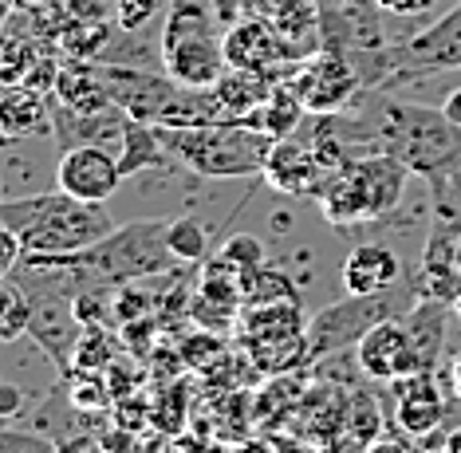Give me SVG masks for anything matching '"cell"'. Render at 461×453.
Masks as SVG:
<instances>
[{
	"label": "cell",
	"mask_w": 461,
	"mask_h": 453,
	"mask_svg": "<svg viewBox=\"0 0 461 453\" xmlns=\"http://www.w3.org/2000/svg\"><path fill=\"white\" fill-rule=\"evenodd\" d=\"M40 56H44V48H40V40L32 36V32L0 28V87L24 83Z\"/></svg>",
	"instance_id": "obj_23"
},
{
	"label": "cell",
	"mask_w": 461,
	"mask_h": 453,
	"mask_svg": "<svg viewBox=\"0 0 461 453\" xmlns=\"http://www.w3.org/2000/svg\"><path fill=\"white\" fill-rule=\"evenodd\" d=\"M272 28H276V36L288 44V51H292V40L316 36V8H312V0H276Z\"/></svg>",
	"instance_id": "obj_27"
},
{
	"label": "cell",
	"mask_w": 461,
	"mask_h": 453,
	"mask_svg": "<svg viewBox=\"0 0 461 453\" xmlns=\"http://www.w3.org/2000/svg\"><path fill=\"white\" fill-rule=\"evenodd\" d=\"M402 280V260L386 245H359L343 257L339 284L348 296H375V292H391Z\"/></svg>",
	"instance_id": "obj_16"
},
{
	"label": "cell",
	"mask_w": 461,
	"mask_h": 453,
	"mask_svg": "<svg viewBox=\"0 0 461 453\" xmlns=\"http://www.w3.org/2000/svg\"><path fill=\"white\" fill-rule=\"evenodd\" d=\"M240 343L257 371L292 375L308 363V315L300 304H253L240 315Z\"/></svg>",
	"instance_id": "obj_6"
},
{
	"label": "cell",
	"mask_w": 461,
	"mask_h": 453,
	"mask_svg": "<svg viewBox=\"0 0 461 453\" xmlns=\"http://www.w3.org/2000/svg\"><path fill=\"white\" fill-rule=\"evenodd\" d=\"M398 308L394 288L391 292H375V296H348L343 304L316 312L308 320V359L320 363L328 355H343V347L359 343L375 323L391 320Z\"/></svg>",
	"instance_id": "obj_7"
},
{
	"label": "cell",
	"mask_w": 461,
	"mask_h": 453,
	"mask_svg": "<svg viewBox=\"0 0 461 453\" xmlns=\"http://www.w3.org/2000/svg\"><path fill=\"white\" fill-rule=\"evenodd\" d=\"M51 134V99L44 91L13 83L0 87V139L20 142V139H44Z\"/></svg>",
	"instance_id": "obj_17"
},
{
	"label": "cell",
	"mask_w": 461,
	"mask_h": 453,
	"mask_svg": "<svg viewBox=\"0 0 461 453\" xmlns=\"http://www.w3.org/2000/svg\"><path fill=\"white\" fill-rule=\"evenodd\" d=\"M371 134L383 154H394L418 177L434 182V194L461 182V131L442 114V107H418L402 99L375 103Z\"/></svg>",
	"instance_id": "obj_2"
},
{
	"label": "cell",
	"mask_w": 461,
	"mask_h": 453,
	"mask_svg": "<svg viewBox=\"0 0 461 453\" xmlns=\"http://www.w3.org/2000/svg\"><path fill=\"white\" fill-rule=\"evenodd\" d=\"M303 114H308V107H303V99L292 91V83L285 79V83H276V87L268 91V99L260 103L257 111L245 114V122L276 142V139H292V134L300 131Z\"/></svg>",
	"instance_id": "obj_20"
},
{
	"label": "cell",
	"mask_w": 461,
	"mask_h": 453,
	"mask_svg": "<svg viewBox=\"0 0 461 453\" xmlns=\"http://www.w3.org/2000/svg\"><path fill=\"white\" fill-rule=\"evenodd\" d=\"M166 245H170V252L182 260V265H197V260L209 257V233H205L202 221L190 217V213L166 221Z\"/></svg>",
	"instance_id": "obj_26"
},
{
	"label": "cell",
	"mask_w": 461,
	"mask_h": 453,
	"mask_svg": "<svg viewBox=\"0 0 461 453\" xmlns=\"http://www.w3.org/2000/svg\"><path fill=\"white\" fill-rule=\"evenodd\" d=\"M20 414H28V398L20 386L0 383V422H16Z\"/></svg>",
	"instance_id": "obj_34"
},
{
	"label": "cell",
	"mask_w": 461,
	"mask_h": 453,
	"mask_svg": "<svg viewBox=\"0 0 461 453\" xmlns=\"http://www.w3.org/2000/svg\"><path fill=\"white\" fill-rule=\"evenodd\" d=\"M355 170L363 177V189H366V202H371V217L379 221L386 217L391 209H398V202L406 197V182H411V170L398 162L394 154H366V158H355Z\"/></svg>",
	"instance_id": "obj_19"
},
{
	"label": "cell",
	"mask_w": 461,
	"mask_h": 453,
	"mask_svg": "<svg viewBox=\"0 0 461 453\" xmlns=\"http://www.w3.org/2000/svg\"><path fill=\"white\" fill-rule=\"evenodd\" d=\"M394 391V422L402 434H411L414 441L434 438L446 422V403L438 394V378L434 371H418L406 378L386 383Z\"/></svg>",
	"instance_id": "obj_14"
},
{
	"label": "cell",
	"mask_w": 461,
	"mask_h": 453,
	"mask_svg": "<svg viewBox=\"0 0 461 453\" xmlns=\"http://www.w3.org/2000/svg\"><path fill=\"white\" fill-rule=\"evenodd\" d=\"M48 0H8V8L13 13H36V8H44Z\"/></svg>",
	"instance_id": "obj_38"
},
{
	"label": "cell",
	"mask_w": 461,
	"mask_h": 453,
	"mask_svg": "<svg viewBox=\"0 0 461 453\" xmlns=\"http://www.w3.org/2000/svg\"><path fill=\"white\" fill-rule=\"evenodd\" d=\"M253 304H300V292L288 272L260 265L245 276V308H253Z\"/></svg>",
	"instance_id": "obj_24"
},
{
	"label": "cell",
	"mask_w": 461,
	"mask_h": 453,
	"mask_svg": "<svg viewBox=\"0 0 461 453\" xmlns=\"http://www.w3.org/2000/svg\"><path fill=\"white\" fill-rule=\"evenodd\" d=\"M446 189H454V194L461 197V182H457V186H446ZM438 194H442V189H438Z\"/></svg>",
	"instance_id": "obj_41"
},
{
	"label": "cell",
	"mask_w": 461,
	"mask_h": 453,
	"mask_svg": "<svg viewBox=\"0 0 461 453\" xmlns=\"http://www.w3.org/2000/svg\"><path fill=\"white\" fill-rule=\"evenodd\" d=\"M162 146L174 162L197 177H260L272 150L268 134L245 119H217L202 126H158Z\"/></svg>",
	"instance_id": "obj_4"
},
{
	"label": "cell",
	"mask_w": 461,
	"mask_h": 453,
	"mask_svg": "<svg viewBox=\"0 0 461 453\" xmlns=\"http://www.w3.org/2000/svg\"><path fill=\"white\" fill-rule=\"evenodd\" d=\"M0 225L20 237L24 257H71V252L91 249L95 240L119 229L107 205L79 202L64 189L5 197L0 202Z\"/></svg>",
	"instance_id": "obj_3"
},
{
	"label": "cell",
	"mask_w": 461,
	"mask_h": 453,
	"mask_svg": "<svg viewBox=\"0 0 461 453\" xmlns=\"http://www.w3.org/2000/svg\"><path fill=\"white\" fill-rule=\"evenodd\" d=\"M28 272L64 276V296L87 288H127L134 280H154L162 272L177 268L182 260L166 245V221H134L119 225L114 233L95 240L91 249L71 257H20Z\"/></svg>",
	"instance_id": "obj_1"
},
{
	"label": "cell",
	"mask_w": 461,
	"mask_h": 453,
	"mask_svg": "<svg viewBox=\"0 0 461 453\" xmlns=\"http://www.w3.org/2000/svg\"><path fill=\"white\" fill-rule=\"evenodd\" d=\"M20 257H24V249H20V237L13 233V229L0 225V280H5L8 272L20 265Z\"/></svg>",
	"instance_id": "obj_35"
},
{
	"label": "cell",
	"mask_w": 461,
	"mask_h": 453,
	"mask_svg": "<svg viewBox=\"0 0 461 453\" xmlns=\"http://www.w3.org/2000/svg\"><path fill=\"white\" fill-rule=\"evenodd\" d=\"M363 453H418L411 434H375L371 441H363Z\"/></svg>",
	"instance_id": "obj_33"
},
{
	"label": "cell",
	"mask_w": 461,
	"mask_h": 453,
	"mask_svg": "<svg viewBox=\"0 0 461 453\" xmlns=\"http://www.w3.org/2000/svg\"><path fill=\"white\" fill-rule=\"evenodd\" d=\"M449 375H454V386H457V394H461V351L454 355V363H449Z\"/></svg>",
	"instance_id": "obj_40"
},
{
	"label": "cell",
	"mask_w": 461,
	"mask_h": 453,
	"mask_svg": "<svg viewBox=\"0 0 461 453\" xmlns=\"http://www.w3.org/2000/svg\"><path fill=\"white\" fill-rule=\"evenodd\" d=\"M0 453H64V446L51 441L48 434H40V430H20L0 422Z\"/></svg>",
	"instance_id": "obj_31"
},
{
	"label": "cell",
	"mask_w": 461,
	"mask_h": 453,
	"mask_svg": "<svg viewBox=\"0 0 461 453\" xmlns=\"http://www.w3.org/2000/svg\"><path fill=\"white\" fill-rule=\"evenodd\" d=\"M288 83L312 114H343L363 95V76L355 68V59L331 48L300 59Z\"/></svg>",
	"instance_id": "obj_8"
},
{
	"label": "cell",
	"mask_w": 461,
	"mask_h": 453,
	"mask_svg": "<svg viewBox=\"0 0 461 453\" xmlns=\"http://www.w3.org/2000/svg\"><path fill=\"white\" fill-rule=\"evenodd\" d=\"M276 87V79L265 71H245V68H225V76L213 83V95L221 103L225 119H245L249 111H257L268 99V91Z\"/></svg>",
	"instance_id": "obj_21"
},
{
	"label": "cell",
	"mask_w": 461,
	"mask_h": 453,
	"mask_svg": "<svg viewBox=\"0 0 461 453\" xmlns=\"http://www.w3.org/2000/svg\"><path fill=\"white\" fill-rule=\"evenodd\" d=\"M162 71L182 87L209 91L225 76V36H217L213 8L205 0H170L158 36Z\"/></svg>",
	"instance_id": "obj_5"
},
{
	"label": "cell",
	"mask_w": 461,
	"mask_h": 453,
	"mask_svg": "<svg viewBox=\"0 0 461 453\" xmlns=\"http://www.w3.org/2000/svg\"><path fill=\"white\" fill-rule=\"evenodd\" d=\"M260 177L288 197H316L323 177H328V166L320 162V154L312 146H300L296 139H276Z\"/></svg>",
	"instance_id": "obj_15"
},
{
	"label": "cell",
	"mask_w": 461,
	"mask_h": 453,
	"mask_svg": "<svg viewBox=\"0 0 461 453\" xmlns=\"http://www.w3.org/2000/svg\"><path fill=\"white\" fill-rule=\"evenodd\" d=\"M379 5L375 0H323L320 5V36L331 51H343V56H355V51H379V56H391L383 51V24H379Z\"/></svg>",
	"instance_id": "obj_13"
},
{
	"label": "cell",
	"mask_w": 461,
	"mask_h": 453,
	"mask_svg": "<svg viewBox=\"0 0 461 453\" xmlns=\"http://www.w3.org/2000/svg\"><path fill=\"white\" fill-rule=\"evenodd\" d=\"M285 56H292L288 44L276 36V28L265 24V20H245V24L225 32V59L229 68H245V71H265L272 76ZM276 79V76H272Z\"/></svg>",
	"instance_id": "obj_18"
},
{
	"label": "cell",
	"mask_w": 461,
	"mask_h": 453,
	"mask_svg": "<svg viewBox=\"0 0 461 453\" xmlns=\"http://www.w3.org/2000/svg\"><path fill=\"white\" fill-rule=\"evenodd\" d=\"M418 453H446V449H418Z\"/></svg>",
	"instance_id": "obj_42"
},
{
	"label": "cell",
	"mask_w": 461,
	"mask_h": 453,
	"mask_svg": "<svg viewBox=\"0 0 461 453\" xmlns=\"http://www.w3.org/2000/svg\"><path fill=\"white\" fill-rule=\"evenodd\" d=\"M379 5V13L386 16H402V20H414V16H426V13H434L442 0H375Z\"/></svg>",
	"instance_id": "obj_32"
},
{
	"label": "cell",
	"mask_w": 461,
	"mask_h": 453,
	"mask_svg": "<svg viewBox=\"0 0 461 453\" xmlns=\"http://www.w3.org/2000/svg\"><path fill=\"white\" fill-rule=\"evenodd\" d=\"M32 323V296H28L24 284L0 280V343H13L20 335H28Z\"/></svg>",
	"instance_id": "obj_25"
},
{
	"label": "cell",
	"mask_w": 461,
	"mask_h": 453,
	"mask_svg": "<svg viewBox=\"0 0 461 453\" xmlns=\"http://www.w3.org/2000/svg\"><path fill=\"white\" fill-rule=\"evenodd\" d=\"M225 453H276L268 446V441H260V438H240V441H233Z\"/></svg>",
	"instance_id": "obj_37"
},
{
	"label": "cell",
	"mask_w": 461,
	"mask_h": 453,
	"mask_svg": "<svg viewBox=\"0 0 461 453\" xmlns=\"http://www.w3.org/2000/svg\"><path fill=\"white\" fill-rule=\"evenodd\" d=\"M0 202H5V197H0Z\"/></svg>",
	"instance_id": "obj_45"
},
{
	"label": "cell",
	"mask_w": 461,
	"mask_h": 453,
	"mask_svg": "<svg viewBox=\"0 0 461 453\" xmlns=\"http://www.w3.org/2000/svg\"><path fill=\"white\" fill-rule=\"evenodd\" d=\"M355 363H359V371L371 378V383H394V378L426 371L406 320H394V315L375 323V328L355 343Z\"/></svg>",
	"instance_id": "obj_11"
},
{
	"label": "cell",
	"mask_w": 461,
	"mask_h": 453,
	"mask_svg": "<svg viewBox=\"0 0 461 453\" xmlns=\"http://www.w3.org/2000/svg\"><path fill=\"white\" fill-rule=\"evenodd\" d=\"M442 449H446V453H461V430H454V434L442 441Z\"/></svg>",
	"instance_id": "obj_39"
},
{
	"label": "cell",
	"mask_w": 461,
	"mask_h": 453,
	"mask_svg": "<svg viewBox=\"0 0 461 453\" xmlns=\"http://www.w3.org/2000/svg\"><path fill=\"white\" fill-rule=\"evenodd\" d=\"M0 383H5V378H0Z\"/></svg>",
	"instance_id": "obj_44"
},
{
	"label": "cell",
	"mask_w": 461,
	"mask_h": 453,
	"mask_svg": "<svg viewBox=\"0 0 461 453\" xmlns=\"http://www.w3.org/2000/svg\"><path fill=\"white\" fill-rule=\"evenodd\" d=\"M461 68V0L446 8L438 20L418 28L411 40L391 48V71L398 76H414V71H454Z\"/></svg>",
	"instance_id": "obj_10"
},
{
	"label": "cell",
	"mask_w": 461,
	"mask_h": 453,
	"mask_svg": "<svg viewBox=\"0 0 461 453\" xmlns=\"http://www.w3.org/2000/svg\"><path fill=\"white\" fill-rule=\"evenodd\" d=\"M442 114L461 131V87H454V91H449L446 99H442Z\"/></svg>",
	"instance_id": "obj_36"
},
{
	"label": "cell",
	"mask_w": 461,
	"mask_h": 453,
	"mask_svg": "<svg viewBox=\"0 0 461 453\" xmlns=\"http://www.w3.org/2000/svg\"><path fill=\"white\" fill-rule=\"evenodd\" d=\"M68 403L79 410V414H91V410H107L111 403V391L107 383H103L99 371H83V367H76V371H68Z\"/></svg>",
	"instance_id": "obj_28"
},
{
	"label": "cell",
	"mask_w": 461,
	"mask_h": 453,
	"mask_svg": "<svg viewBox=\"0 0 461 453\" xmlns=\"http://www.w3.org/2000/svg\"><path fill=\"white\" fill-rule=\"evenodd\" d=\"M24 288H28V296H32L28 340L68 375L71 367H76V347L83 335V323H79L76 308H71V296H59V292H51V288H32V284H24Z\"/></svg>",
	"instance_id": "obj_12"
},
{
	"label": "cell",
	"mask_w": 461,
	"mask_h": 453,
	"mask_svg": "<svg viewBox=\"0 0 461 453\" xmlns=\"http://www.w3.org/2000/svg\"><path fill=\"white\" fill-rule=\"evenodd\" d=\"M122 182H127L122 162L111 154V146H99V142L71 146V150H64L56 162V189L79 197V202L107 205L122 189Z\"/></svg>",
	"instance_id": "obj_9"
},
{
	"label": "cell",
	"mask_w": 461,
	"mask_h": 453,
	"mask_svg": "<svg viewBox=\"0 0 461 453\" xmlns=\"http://www.w3.org/2000/svg\"><path fill=\"white\" fill-rule=\"evenodd\" d=\"M166 0H111V20L119 24L122 36H134L162 13Z\"/></svg>",
	"instance_id": "obj_30"
},
{
	"label": "cell",
	"mask_w": 461,
	"mask_h": 453,
	"mask_svg": "<svg viewBox=\"0 0 461 453\" xmlns=\"http://www.w3.org/2000/svg\"><path fill=\"white\" fill-rule=\"evenodd\" d=\"M122 174H139V170H150V166H170V154L162 146V134L154 122H142V119H131L127 114V126H122Z\"/></svg>",
	"instance_id": "obj_22"
},
{
	"label": "cell",
	"mask_w": 461,
	"mask_h": 453,
	"mask_svg": "<svg viewBox=\"0 0 461 453\" xmlns=\"http://www.w3.org/2000/svg\"><path fill=\"white\" fill-rule=\"evenodd\" d=\"M217 265L233 268L240 280L249 276V272H257L260 265H265V245H260L257 237H233L225 240L221 249H217Z\"/></svg>",
	"instance_id": "obj_29"
},
{
	"label": "cell",
	"mask_w": 461,
	"mask_h": 453,
	"mask_svg": "<svg viewBox=\"0 0 461 453\" xmlns=\"http://www.w3.org/2000/svg\"><path fill=\"white\" fill-rule=\"evenodd\" d=\"M457 308H461V300H457Z\"/></svg>",
	"instance_id": "obj_43"
}]
</instances>
